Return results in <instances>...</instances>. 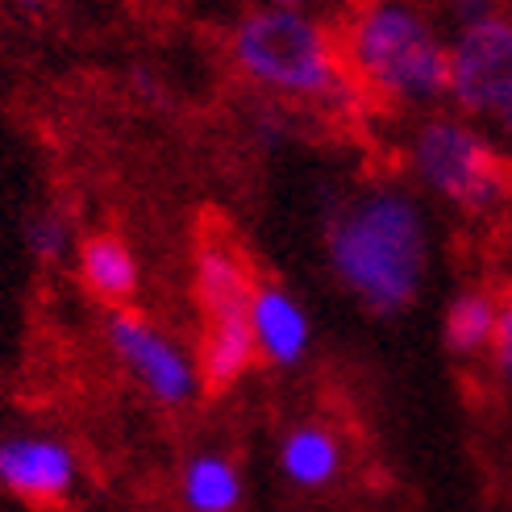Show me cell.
Here are the masks:
<instances>
[{
	"label": "cell",
	"mask_w": 512,
	"mask_h": 512,
	"mask_svg": "<svg viewBox=\"0 0 512 512\" xmlns=\"http://www.w3.org/2000/svg\"><path fill=\"white\" fill-rule=\"evenodd\" d=\"M321 254L358 309L400 317L421 300L438 254L429 200L408 179H367L329 204Z\"/></svg>",
	"instance_id": "obj_1"
},
{
	"label": "cell",
	"mask_w": 512,
	"mask_h": 512,
	"mask_svg": "<svg viewBox=\"0 0 512 512\" xmlns=\"http://www.w3.org/2000/svg\"><path fill=\"white\" fill-rule=\"evenodd\" d=\"M221 50L234 80L271 105L334 125L371 109L350 80L338 21L325 13L250 5L229 21Z\"/></svg>",
	"instance_id": "obj_2"
},
{
	"label": "cell",
	"mask_w": 512,
	"mask_h": 512,
	"mask_svg": "<svg viewBox=\"0 0 512 512\" xmlns=\"http://www.w3.org/2000/svg\"><path fill=\"white\" fill-rule=\"evenodd\" d=\"M338 38L371 109L408 121L450 100V21L433 0H346Z\"/></svg>",
	"instance_id": "obj_3"
},
{
	"label": "cell",
	"mask_w": 512,
	"mask_h": 512,
	"mask_svg": "<svg viewBox=\"0 0 512 512\" xmlns=\"http://www.w3.org/2000/svg\"><path fill=\"white\" fill-rule=\"evenodd\" d=\"M396 155L408 184L450 217L467 225L512 221V159L458 109L442 105L408 117Z\"/></svg>",
	"instance_id": "obj_4"
},
{
	"label": "cell",
	"mask_w": 512,
	"mask_h": 512,
	"mask_svg": "<svg viewBox=\"0 0 512 512\" xmlns=\"http://www.w3.org/2000/svg\"><path fill=\"white\" fill-rule=\"evenodd\" d=\"M254 271L246 250L209 229L196 250H192V300L200 317V338H196V358L200 375L209 392H229L250 375L259 363L250 334V296H254Z\"/></svg>",
	"instance_id": "obj_5"
},
{
	"label": "cell",
	"mask_w": 512,
	"mask_h": 512,
	"mask_svg": "<svg viewBox=\"0 0 512 512\" xmlns=\"http://www.w3.org/2000/svg\"><path fill=\"white\" fill-rule=\"evenodd\" d=\"M450 109L483 125L512 159V9L450 25Z\"/></svg>",
	"instance_id": "obj_6"
},
{
	"label": "cell",
	"mask_w": 512,
	"mask_h": 512,
	"mask_svg": "<svg viewBox=\"0 0 512 512\" xmlns=\"http://www.w3.org/2000/svg\"><path fill=\"white\" fill-rule=\"evenodd\" d=\"M105 342L109 354L117 358V367L130 375L146 400H155L159 408H188L200 400L204 375H200V358L196 346H188L179 334H171L167 325L155 317L130 309H109L105 317Z\"/></svg>",
	"instance_id": "obj_7"
},
{
	"label": "cell",
	"mask_w": 512,
	"mask_h": 512,
	"mask_svg": "<svg viewBox=\"0 0 512 512\" xmlns=\"http://www.w3.org/2000/svg\"><path fill=\"white\" fill-rule=\"evenodd\" d=\"M80 488V454L67 438L50 429H13L0 433V492L34 504L55 508Z\"/></svg>",
	"instance_id": "obj_8"
},
{
	"label": "cell",
	"mask_w": 512,
	"mask_h": 512,
	"mask_svg": "<svg viewBox=\"0 0 512 512\" xmlns=\"http://www.w3.org/2000/svg\"><path fill=\"white\" fill-rule=\"evenodd\" d=\"M250 334H254V350H259V363L275 371H296L313 354L317 325L309 304L292 288L275 284V279H259L250 296Z\"/></svg>",
	"instance_id": "obj_9"
},
{
	"label": "cell",
	"mask_w": 512,
	"mask_h": 512,
	"mask_svg": "<svg viewBox=\"0 0 512 512\" xmlns=\"http://www.w3.org/2000/svg\"><path fill=\"white\" fill-rule=\"evenodd\" d=\"M75 279L105 309H130L142 292V263L121 234H88L75 246Z\"/></svg>",
	"instance_id": "obj_10"
},
{
	"label": "cell",
	"mask_w": 512,
	"mask_h": 512,
	"mask_svg": "<svg viewBox=\"0 0 512 512\" xmlns=\"http://www.w3.org/2000/svg\"><path fill=\"white\" fill-rule=\"evenodd\" d=\"M279 475L296 492H325L334 488L346 471V442L334 425L325 421H300L279 438Z\"/></svg>",
	"instance_id": "obj_11"
},
{
	"label": "cell",
	"mask_w": 512,
	"mask_h": 512,
	"mask_svg": "<svg viewBox=\"0 0 512 512\" xmlns=\"http://www.w3.org/2000/svg\"><path fill=\"white\" fill-rule=\"evenodd\" d=\"M500 304L504 292L492 284H463L458 292H450L446 309H442V342L454 358L475 363V358H488L492 342H496V325H500Z\"/></svg>",
	"instance_id": "obj_12"
},
{
	"label": "cell",
	"mask_w": 512,
	"mask_h": 512,
	"mask_svg": "<svg viewBox=\"0 0 512 512\" xmlns=\"http://www.w3.org/2000/svg\"><path fill=\"white\" fill-rule=\"evenodd\" d=\"M246 500L242 467L225 450H196L179 467V504L188 512H238Z\"/></svg>",
	"instance_id": "obj_13"
},
{
	"label": "cell",
	"mask_w": 512,
	"mask_h": 512,
	"mask_svg": "<svg viewBox=\"0 0 512 512\" xmlns=\"http://www.w3.org/2000/svg\"><path fill=\"white\" fill-rule=\"evenodd\" d=\"M75 221L63 213V209H38L30 213V221H25V250H30L34 263H67L75 259Z\"/></svg>",
	"instance_id": "obj_14"
},
{
	"label": "cell",
	"mask_w": 512,
	"mask_h": 512,
	"mask_svg": "<svg viewBox=\"0 0 512 512\" xmlns=\"http://www.w3.org/2000/svg\"><path fill=\"white\" fill-rule=\"evenodd\" d=\"M300 117L296 109L284 105H271V100H259V109L250 113V134L259 138L263 146H284L292 138H300Z\"/></svg>",
	"instance_id": "obj_15"
},
{
	"label": "cell",
	"mask_w": 512,
	"mask_h": 512,
	"mask_svg": "<svg viewBox=\"0 0 512 512\" xmlns=\"http://www.w3.org/2000/svg\"><path fill=\"white\" fill-rule=\"evenodd\" d=\"M483 363L492 367V379L496 388L512 400V288L504 292V304H500V325H496V342L488 350V358Z\"/></svg>",
	"instance_id": "obj_16"
},
{
	"label": "cell",
	"mask_w": 512,
	"mask_h": 512,
	"mask_svg": "<svg viewBox=\"0 0 512 512\" xmlns=\"http://www.w3.org/2000/svg\"><path fill=\"white\" fill-rule=\"evenodd\" d=\"M504 0H442V17L450 25H467V21H479L488 17L492 9H500Z\"/></svg>",
	"instance_id": "obj_17"
},
{
	"label": "cell",
	"mask_w": 512,
	"mask_h": 512,
	"mask_svg": "<svg viewBox=\"0 0 512 512\" xmlns=\"http://www.w3.org/2000/svg\"><path fill=\"white\" fill-rule=\"evenodd\" d=\"M134 88H138V96H150V100H167V92L159 88V80H155V75H150V71H134Z\"/></svg>",
	"instance_id": "obj_18"
},
{
	"label": "cell",
	"mask_w": 512,
	"mask_h": 512,
	"mask_svg": "<svg viewBox=\"0 0 512 512\" xmlns=\"http://www.w3.org/2000/svg\"><path fill=\"white\" fill-rule=\"evenodd\" d=\"M254 5H279V9H313V13H325L329 0H254Z\"/></svg>",
	"instance_id": "obj_19"
},
{
	"label": "cell",
	"mask_w": 512,
	"mask_h": 512,
	"mask_svg": "<svg viewBox=\"0 0 512 512\" xmlns=\"http://www.w3.org/2000/svg\"><path fill=\"white\" fill-rule=\"evenodd\" d=\"M504 263H508V275H512V221L504 225Z\"/></svg>",
	"instance_id": "obj_20"
}]
</instances>
